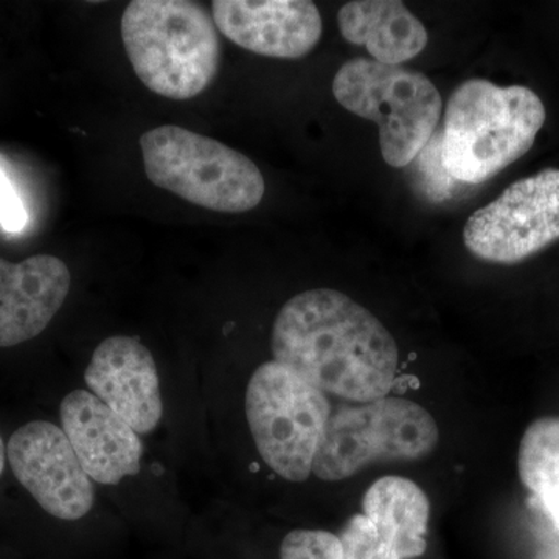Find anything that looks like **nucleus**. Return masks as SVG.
I'll list each match as a JSON object with an SVG mask.
<instances>
[{
    "label": "nucleus",
    "mask_w": 559,
    "mask_h": 559,
    "mask_svg": "<svg viewBox=\"0 0 559 559\" xmlns=\"http://www.w3.org/2000/svg\"><path fill=\"white\" fill-rule=\"evenodd\" d=\"M331 411L329 395L274 359L253 371L246 390V417L257 450L289 481L311 476Z\"/></svg>",
    "instance_id": "7"
},
{
    "label": "nucleus",
    "mask_w": 559,
    "mask_h": 559,
    "mask_svg": "<svg viewBox=\"0 0 559 559\" xmlns=\"http://www.w3.org/2000/svg\"><path fill=\"white\" fill-rule=\"evenodd\" d=\"M121 39L135 75L160 97L190 100L218 75L219 32L200 3L134 0L121 16Z\"/></svg>",
    "instance_id": "3"
},
{
    "label": "nucleus",
    "mask_w": 559,
    "mask_h": 559,
    "mask_svg": "<svg viewBox=\"0 0 559 559\" xmlns=\"http://www.w3.org/2000/svg\"><path fill=\"white\" fill-rule=\"evenodd\" d=\"M340 539L344 559H401L364 514H355L345 524Z\"/></svg>",
    "instance_id": "17"
},
{
    "label": "nucleus",
    "mask_w": 559,
    "mask_h": 559,
    "mask_svg": "<svg viewBox=\"0 0 559 559\" xmlns=\"http://www.w3.org/2000/svg\"><path fill=\"white\" fill-rule=\"evenodd\" d=\"M28 213L7 173L0 167V227L5 231H21L27 226Z\"/></svg>",
    "instance_id": "19"
},
{
    "label": "nucleus",
    "mask_w": 559,
    "mask_h": 559,
    "mask_svg": "<svg viewBox=\"0 0 559 559\" xmlns=\"http://www.w3.org/2000/svg\"><path fill=\"white\" fill-rule=\"evenodd\" d=\"M151 183L219 213H246L263 200L260 168L218 140L165 124L140 138Z\"/></svg>",
    "instance_id": "4"
},
{
    "label": "nucleus",
    "mask_w": 559,
    "mask_h": 559,
    "mask_svg": "<svg viewBox=\"0 0 559 559\" xmlns=\"http://www.w3.org/2000/svg\"><path fill=\"white\" fill-rule=\"evenodd\" d=\"M274 360L325 395L348 403L388 396L400 352L366 307L336 289H311L286 301L271 337Z\"/></svg>",
    "instance_id": "1"
},
{
    "label": "nucleus",
    "mask_w": 559,
    "mask_h": 559,
    "mask_svg": "<svg viewBox=\"0 0 559 559\" xmlns=\"http://www.w3.org/2000/svg\"><path fill=\"white\" fill-rule=\"evenodd\" d=\"M559 240V170L511 183L498 200L469 216L466 249L488 263L514 264Z\"/></svg>",
    "instance_id": "8"
},
{
    "label": "nucleus",
    "mask_w": 559,
    "mask_h": 559,
    "mask_svg": "<svg viewBox=\"0 0 559 559\" xmlns=\"http://www.w3.org/2000/svg\"><path fill=\"white\" fill-rule=\"evenodd\" d=\"M440 440L439 425L421 404L400 396L333 407L320 439L312 474L336 481L374 462L428 457Z\"/></svg>",
    "instance_id": "5"
},
{
    "label": "nucleus",
    "mask_w": 559,
    "mask_h": 559,
    "mask_svg": "<svg viewBox=\"0 0 559 559\" xmlns=\"http://www.w3.org/2000/svg\"><path fill=\"white\" fill-rule=\"evenodd\" d=\"M546 117L543 100L528 87L465 81L448 102L441 165L459 182H485L532 150Z\"/></svg>",
    "instance_id": "2"
},
{
    "label": "nucleus",
    "mask_w": 559,
    "mask_h": 559,
    "mask_svg": "<svg viewBox=\"0 0 559 559\" xmlns=\"http://www.w3.org/2000/svg\"><path fill=\"white\" fill-rule=\"evenodd\" d=\"M70 283L69 267L57 257L0 259V347L39 336L68 299Z\"/></svg>",
    "instance_id": "13"
},
{
    "label": "nucleus",
    "mask_w": 559,
    "mask_h": 559,
    "mask_svg": "<svg viewBox=\"0 0 559 559\" xmlns=\"http://www.w3.org/2000/svg\"><path fill=\"white\" fill-rule=\"evenodd\" d=\"M337 24L345 40L366 47L371 60L380 64L401 66L428 46L425 25L399 0L345 3Z\"/></svg>",
    "instance_id": "14"
},
{
    "label": "nucleus",
    "mask_w": 559,
    "mask_h": 559,
    "mask_svg": "<svg viewBox=\"0 0 559 559\" xmlns=\"http://www.w3.org/2000/svg\"><path fill=\"white\" fill-rule=\"evenodd\" d=\"M280 559H344L340 536L323 530H294L283 539Z\"/></svg>",
    "instance_id": "18"
},
{
    "label": "nucleus",
    "mask_w": 559,
    "mask_h": 559,
    "mask_svg": "<svg viewBox=\"0 0 559 559\" xmlns=\"http://www.w3.org/2000/svg\"><path fill=\"white\" fill-rule=\"evenodd\" d=\"M62 430L91 480L120 484L140 471L139 433L87 390L69 393L61 403Z\"/></svg>",
    "instance_id": "12"
},
{
    "label": "nucleus",
    "mask_w": 559,
    "mask_h": 559,
    "mask_svg": "<svg viewBox=\"0 0 559 559\" xmlns=\"http://www.w3.org/2000/svg\"><path fill=\"white\" fill-rule=\"evenodd\" d=\"M7 457L22 487L51 516L79 521L94 507L91 477L53 423L38 419L22 426L11 436Z\"/></svg>",
    "instance_id": "9"
},
{
    "label": "nucleus",
    "mask_w": 559,
    "mask_h": 559,
    "mask_svg": "<svg viewBox=\"0 0 559 559\" xmlns=\"http://www.w3.org/2000/svg\"><path fill=\"white\" fill-rule=\"evenodd\" d=\"M543 506L549 511L551 520H554L559 528V489H557L554 495H550L549 498L543 500Z\"/></svg>",
    "instance_id": "20"
},
{
    "label": "nucleus",
    "mask_w": 559,
    "mask_h": 559,
    "mask_svg": "<svg viewBox=\"0 0 559 559\" xmlns=\"http://www.w3.org/2000/svg\"><path fill=\"white\" fill-rule=\"evenodd\" d=\"M518 469L524 487L540 502L559 489V417L536 419L525 429Z\"/></svg>",
    "instance_id": "16"
},
{
    "label": "nucleus",
    "mask_w": 559,
    "mask_h": 559,
    "mask_svg": "<svg viewBox=\"0 0 559 559\" xmlns=\"http://www.w3.org/2000/svg\"><path fill=\"white\" fill-rule=\"evenodd\" d=\"M7 448L3 443L2 437H0V476H2L3 468H5Z\"/></svg>",
    "instance_id": "21"
},
{
    "label": "nucleus",
    "mask_w": 559,
    "mask_h": 559,
    "mask_svg": "<svg viewBox=\"0 0 559 559\" xmlns=\"http://www.w3.org/2000/svg\"><path fill=\"white\" fill-rule=\"evenodd\" d=\"M216 28L241 49L299 60L322 38V16L310 0H213Z\"/></svg>",
    "instance_id": "10"
},
{
    "label": "nucleus",
    "mask_w": 559,
    "mask_h": 559,
    "mask_svg": "<svg viewBox=\"0 0 559 559\" xmlns=\"http://www.w3.org/2000/svg\"><path fill=\"white\" fill-rule=\"evenodd\" d=\"M84 380L110 411L138 433H150L159 425L162 406L159 373L153 355L135 337L112 336L103 341Z\"/></svg>",
    "instance_id": "11"
},
{
    "label": "nucleus",
    "mask_w": 559,
    "mask_h": 559,
    "mask_svg": "<svg viewBox=\"0 0 559 559\" xmlns=\"http://www.w3.org/2000/svg\"><path fill=\"white\" fill-rule=\"evenodd\" d=\"M342 108L380 127V145L390 167L404 168L428 146L443 100L436 84L417 70L367 58L345 62L333 81Z\"/></svg>",
    "instance_id": "6"
},
{
    "label": "nucleus",
    "mask_w": 559,
    "mask_h": 559,
    "mask_svg": "<svg viewBox=\"0 0 559 559\" xmlns=\"http://www.w3.org/2000/svg\"><path fill=\"white\" fill-rule=\"evenodd\" d=\"M362 510L401 559L425 554L430 503L415 481L400 476L382 477L367 489Z\"/></svg>",
    "instance_id": "15"
}]
</instances>
